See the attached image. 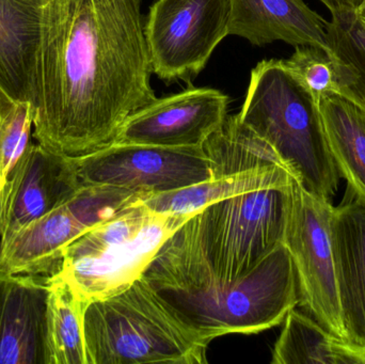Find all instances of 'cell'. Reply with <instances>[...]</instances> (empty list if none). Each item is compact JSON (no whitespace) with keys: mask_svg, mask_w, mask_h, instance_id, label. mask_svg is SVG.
I'll return each mask as SVG.
<instances>
[{"mask_svg":"<svg viewBox=\"0 0 365 364\" xmlns=\"http://www.w3.org/2000/svg\"><path fill=\"white\" fill-rule=\"evenodd\" d=\"M192 217L165 241L148 267L143 278L150 286L210 342L282 324L299 303L297 276L284 244L255 271L230 279L204 254Z\"/></svg>","mask_w":365,"mask_h":364,"instance_id":"obj_2","label":"cell"},{"mask_svg":"<svg viewBox=\"0 0 365 364\" xmlns=\"http://www.w3.org/2000/svg\"><path fill=\"white\" fill-rule=\"evenodd\" d=\"M32 123L31 104L16 102L0 89V239L13 179L32 143Z\"/></svg>","mask_w":365,"mask_h":364,"instance_id":"obj_23","label":"cell"},{"mask_svg":"<svg viewBox=\"0 0 365 364\" xmlns=\"http://www.w3.org/2000/svg\"><path fill=\"white\" fill-rule=\"evenodd\" d=\"M291 186L238 194L193 216L200 245L217 273L242 277L283 243Z\"/></svg>","mask_w":365,"mask_h":364,"instance_id":"obj_6","label":"cell"},{"mask_svg":"<svg viewBox=\"0 0 365 364\" xmlns=\"http://www.w3.org/2000/svg\"><path fill=\"white\" fill-rule=\"evenodd\" d=\"M81 185L74 157L31 143L13 179L0 243L70 200Z\"/></svg>","mask_w":365,"mask_h":364,"instance_id":"obj_12","label":"cell"},{"mask_svg":"<svg viewBox=\"0 0 365 364\" xmlns=\"http://www.w3.org/2000/svg\"><path fill=\"white\" fill-rule=\"evenodd\" d=\"M81 184L125 188L145 198L212 179V165L201 147L110 143L74 157Z\"/></svg>","mask_w":365,"mask_h":364,"instance_id":"obj_10","label":"cell"},{"mask_svg":"<svg viewBox=\"0 0 365 364\" xmlns=\"http://www.w3.org/2000/svg\"><path fill=\"white\" fill-rule=\"evenodd\" d=\"M191 217L155 213L138 201L68 246L58 275L87 305L115 296L145 275L165 241Z\"/></svg>","mask_w":365,"mask_h":364,"instance_id":"obj_5","label":"cell"},{"mask_svg":"<svg viewBox=\"0 0 365 364\" xmlns=\"http://www.w3.org/2000/svg\"><path fill=\"white\" fill-rule=\"evenodd\" d=\"M48 280L0 271V364H46Z\"/></svg>","mask_w":365,"mask_h":364,"instance_id":"obj_13","label":"cell"},{"mask_svg":"<svg viewBox=\"0 0 365 364\" xmlns=\"http://www.w3.org/2000/svg\"><path fill=\"white\" fill-rule=\"evenodd\" d=\"M331 13L356 12L365 0H319Z\"/></svg>","mask_w":365,"mask_h":364,"instance_id":"obj_25","label":"cell"},{"mask_svg":"<svg viewBox=\"0 0 365 364\" xmlns=\"http://www.w3.org/2000/svg\"><path fill=\"white\" fill-rule=\"evenodd\" d=\"M284 62L317 103L326 94L338 93L334 62L325 49L298 46Z\"/></svg>","mask_w":365,"mask_h":364,"instance_id":"obj_24","label":"cell"},{"mask_svg":"<svg viewBox=\"0 0 365 364\" xmlns=\"http://www.w3.org/2000/svg\"><path fill=\"white\" fill-rule=\"evenodd\" d=\"M293 177L287 169L272 165L212 177L181 189L147 197L141 202L155 213L195 216L208 205L238 194L266 188L287 187Z\"/></svg>","mask_w":365,"mask_h":364,"instance_id":"obj_17","label":"cell"},{"mask_svg":"<svg viewBox=\"0 0 365 364\" xmlns=\"http://www.w3.org/2000/svg\"><path fill=\"white\" fill-rule=\"evenodd\" d=\"M229 36L263 46L282 41L328 51L327 27L304 0H230Z\"/></svg>","mask_w":365,"mask_h":364,"instance_id":"obj_14","label":"cell"},{"mask_svg":"<svg viewBox=\"0 0 365 364\" xmlns=\"http://www.w3.org/2000/svg\"><path fill=\"white\" fill-rule=\"evenodd\" d=\"M47 0H0V89L32 105Z\"/></svg>","mask_w":365,"mask_h":364,"instance_id":"obj_15","label":"cell"},{"mask_svg":"<svg viewBox=\"0 0 365 364\" xmlns=\"http://www.w3.org/2000/svg\"><path fill=\"white\" fill-rule=\"evenodd\" d=\"M356 13H357L358 16H359L365 23V1L359 6V9L356 11Z\"/></svg>","mask_w":365,"mask_h":364,"instance_id":"obj_26","label":"cell"},{"mask_svg":"<svg viewBox=\"0 0 365 364\" xmlns=\"http://www.w3.org/2000/svg\"><path fill=\"white\" fill-rule=\"evenodd\" d=\"M143 0H47L32 137L78 157L110 145L156 100Z\"/></svg>","mask_w":365,"mask_h":364,"instance_id":"obj_1","label":"cell"},{"mask_svg":"<svg viewBox=\"0 0 365 364\" xmlns=\"http://www.w3.org/2000/svg\"><path fill=\"white\" fill-rule=\"evenodd\" d=\"M230 0H156L145 19L152 72L189 81L229 36Z\"/></svg>","mask_w":365,"mask_h":364,"instance_id":"obj_9","label":"cell"},{"mask_svg":"<svg viewBox=\"0 0 365 364\" xmlns=\"http://www.w3.org/2000/svg\"><path fill=\"white\" fill-rule=\"evenodd\" d=\"M330 154L347 192L365 203V111L338 93L319 100Z\"/></svg>","mask_w":365,"mask_h":364,"instance_id":"obj_18","label":"cell"},{"mask_svg":"<svg viewBox=\"0 0 365 364\" xmlns=\"http://www.w3.org/2000/svg\"><path fill=\"white\" fill-rule=\"evenodd\" d=\"M332 239L347 331L365 344V203L349 192L334 207Z\"/></svg>","mask_w":365,"mask_h":364,"instance_id":"obj_16","label":"cell"},{"mask_svg":"<svg viewBox=\"0 0 365 364\" xmlns=\"http://www.w3.org/2000/svg\"><path fill=\"white\" fill-rule=\"evenodd\" d=\"M334 212L330 199L309 192L293 177L283 244L297 276L298 306L341 339L351 340L332 239Z\"/></svg>","mask_w":365,"mask_h":364,"instance_id":"obj_7","label":"cell"},{"mask_svg":"<svg viewBox=\"0 0 365 364\" xmlns=\"http://www.w3.org/2000/svg\"><path fill=\"white\" fill-rule=\"evenodd\" d=\"M328 55L334 62L338 94L365 111V23L356 12L331 13Z\"/></svg>","mask_w":365,"mask_h":364,"instance_id":"obj_21","label":"cell"},{"mask_svg":"<svg viewBox=\"0 0 365 364\" xmlns=\"http://www.w3.org/2000/svg\"><path fill=\"white\" fill-rule=\"evenodd\" d=\"M46 364H88L81 301L58 274L48 280Z\"/></svg>","mask_w":365,"mask_h":364,"instance_id":"obj_20","label":"cell"},{"mask_svg":"<svg viewBox=\"0 0 365 364\" xmlns=\"http://www.w3.org/2000/svg\"><path fill=\"white\" fill-rule=\"evenodd\" d=\"M88 364H204L210 340L143 277L92 301L83 318Z\"/></svg>","mask_w":365,"mask_h":364,"instance_id":"obj_4","label":"cell"},{"mask_svg":"<svg viewBox=\"0 0 365 364\" xmlns=\"http://www.w3.org/2000/svg\"><path fill=\"white\" fill-rule=\"evenodd\" d=\"M229 98L210 88H191L133 113L111 143L201 147L225 124Z\"/></svg>","mask_w":365,"mask_h":364,"instance_id":"obj_11","label":"cell"},{"mask_svg":"<svg viewBox=\"0 0 365 364\" xmlns=\"http://www.w3.org/2000/svg\"><path fill=\"white\" fill-rule=\"evenodd\" d=\"M202 149L212 165V177L272 165H278L287 170L277 152L246 128L237 115L227 117L225 124L205 141Z\"/></svg>","mask_w":365,"mask_h":364,"instance_id":"obj_22","label":"cell"},{"mask_svg":"<svg viewBox=\"0 0 365 364\" xmlns=\"http://www.w3.org/2000/svg\"><path fill=\"white\" fill-rule=\"evenodd\" d=\"M143 198L125 188L83 184L70 200L0 243V271L56 275L68 246Z\"/></svg>","mask_w":365,"mask_h":364,"instance_id":"obj_8","label":"cell"},{"mask_svg":"<svg viewBox=\"0 0 365 364\" xmlns=\"http://www.w3.org/2000/svg\"><path fill=\"white\" fill-rule=\"evenodd\" d=\"M240 121L263 139L304 188L330 199L339 175L330 154L319 103L284 60H263L251 72Z\"/></svg>","mask_w":365,"mask_h":364,"instance_id":"obj_3","label":"cell"},{"mask_svg":"<svg viewBox=\"0 0 365 364\" xmlns=\"http://www.w3.org/2000/svg\"><path fill=\"white\" fill-rule=\"evenodd\" d=\"M272 364H365V344L344 340L292 309L272 350Z\"/></svg>","mask_w":365,"mask_h":364,"instance_id":"obj_19","label":"cell"}]
</instances>
